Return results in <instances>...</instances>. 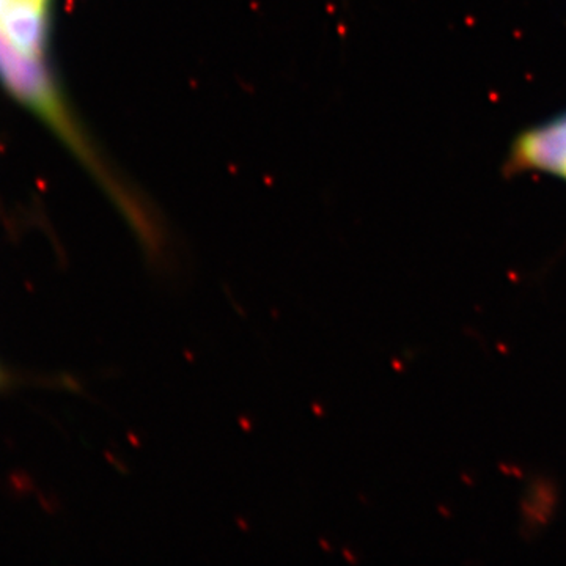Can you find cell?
<instances>
[{
  "label": "cell",
  "mask_w": 566,
  "mask_h": 566,
  "mask_svg": "<svg viewBox=\"0 0 566 566\" xmlns=\"http://www.w3.org/2000/svg\"><path fill=\"white\" fill-rule=\"evenodd\" d=\"M0 82L8 88L17 99L27 104L30 109L40 113L68 145L76 149L79 158L87 162L101 183L115 198L118 204L129 202L131 191L123 188L118 179L109 172L76 128L73 118L66 111L58 88L41 57L29 56L21 51L2 30H0Z\"/></svg>",
  "instance_id": "1"
},
{
  "label": "cell",
  "mask_w": 566,
  "mask_h": 566,
  "mask_svg": "<svg viewBox=\"0 0 566 566\" xmlns=\"http://www.w3.org/2000/svg\"><path fill=\"white\" fill-rule=\"evenodd\" d=\"M513 161L517 167L566 179V113L517 138Z\"/></svg>",
  "instance_id": "2"
},
{
  "label": "cell",
  "mask_w": 566,
  "mask_h": 566,
  "mask_svg": "<svg viewBox=\"0 0 566 566\" xmlns=\"http://www.w3.org/2000/svg\"><path fill=\"white\" fill-rule=\"evenodd\" d=\"M49 8L17 7L0 22L2 32L29 56L43 57L49 38Z\"/></svg>",
  "instance_id": "3"
},
{
  "label": "cell",
  "mask_w": 566,
  "mask_h": 566,
  "mask_svg": "<svg viewBox=\"0 0 566 566\" xmlns=\"http://www.w3.org/2000/svg\"><path fill=\"white\" fill-rule=\"evenodd\" d=\"M2 381H3V376H2V373H0V385H2Z\"/></svg>",
  "instance_id": "4"
}]
</instances>
